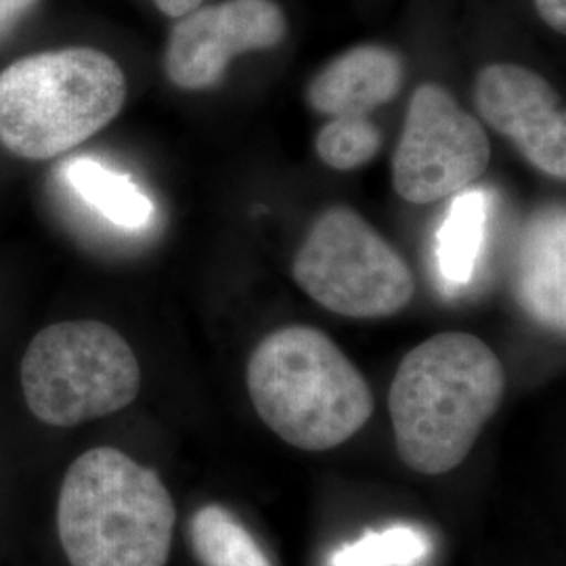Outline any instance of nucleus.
Returning a JSON list of instances; mask_svg holds the SVG:
<instances>
[{"instance_id":"nucleus-1","label":"nucleus","mask_w":566,"mask_h":566,"mask_svg":"<svg viewBox=\"0 0 566 566\" xmlns=\"http://www.w3.org/2000/svg\"><path fill=\"white\" fill-rule=\"evenodd\" d=\"M506 395L495 350L465 332H443L403 357L388 390L397 453L409 470L441 476L462 465Z\"/></svg>"},{"instance_id":"nucleus-2","label":"nucleus","mask_w":566,"mask_h":566,"mask_svg":"<svg viewBox=\"0 0 566 566\" xmlns=\"http://www.w3.org/2000/svg\"><path fill=\"white\" fill-rule=\"evenodd\" d=\"M245 382L264 424L304 451L344 446L374 413L364 374L327 334L308 325L264 336L250 355Z\"/></svg>"},{"instance_id":"nucleus-3","label":"nucleus","mask_w":566,"mask_h":566,"mask_svg":"<svg viewBox=\"0 0 566 566\" xmlns=\"http://www.w3.org/2000/svg\"><path fill=\"white\" fill-rule=\"evenodd\" d=\"M175 523L160 474L120 449H88L63 476L57 533L70 566H166Z\"/></svg>"},{"instance_id":"nucleus-4","label":"nucleus","mask_w":566,"mask_h":566,"mask_svg":"<svg viewBox=\"0 0 566 566\" xmlns=\"http://www.w3.org/2000/svg\"><path fill=\"white\" fill-rule=\"evenodd\" d=\"M124 102V72L103 51L28 55L0 72V143L23 160H53L97 135Z\"/></svg>"},{"instance_id":"nucleus-5","label":"nucleus","mask_w":566,"mask_h":566,"mask_svg":"<svg viewBox=\"0 0 566 566\" xmlns=\"http://www.w3.org/2000/svg\"><path fill=\"white\" fill-rule=\"evenodd\" d=\"M21 390L42 424L72 428L133 403L142 390V367L130 344L112 325L60 322L28 344Z\"/></svg>"},{"instance_id":"nucleus-6","label":"nucleus","mask_w":566,"mask_h":566,"mask_svg":"<svg viewBox=\"0 0 566 566\" xmlns=\"http://www.w3.org/2000/svg\"><path fill=\"white\" fill-rule=\"evenodd\" d=\"M292 277L315 303L353 319L392 317L416 294L403 256L346 206L325 210L308 229Z\"/></svg>"},{"instance_id":"nucleus-7","label":"nucleus","mask_w":566,"mask_h":566,"mask_svg":"<svg viewBox=\"0 0 566 566\" xmlns=\"http://www.w3.org/2000/svg\"><path fill=\"white\" fill-rule=\"evenodd\" d=\"M491 143L483 124L446 86L426 82L411 95L392 158V187L405 202L458 196L485 175Z\"/></svg>"},{"instance_id":"nucleus-8","label":"nucleus","mask_w":566,"mask_h":566,"mask_svg":"<svg viewBox=\"0 0 566 566\" xmlns=\"http://www.w3.org/2000/svg\"><path fill=\"white\" fill-rule=\"evenodd\" d=\"M287 34L282 7L273 0H224L198 7L170 30L164 67L182 91H206L223 81L243 53L271 51Z\"/></svg>"},{"instance_id":"nucleus-9","label":"nucleus","mask_w":566,"mask_h":566,"mask_svg":"<svg viewBox=\"0 0 566 566\" xmlns=\"http://www.w3.org/2000/svg\"><path fill=\"white\" fill-rule=\"evenodd\" d=\"M474 105L493 130L516 145L526 163L565 181V107L544 76L516 63H491L474 82Z\"/></svg>"},{"instance_id":"nucleus-10","label":"nucleus","mask_w":566,"mask_h":566,"mask_svg":"<svg viewBox=\"0 0 566 566\" xmlns=\"http://www.w3.org/2000/svg\"><path fill=\"white\" fill-rule=\"evenodd\" d=\"M405 82V61L382 44H361L329 61L306 86V103L329 118L369 116L392 102Z\"/></svg>"},{"instance_id":"nucleus-11","label":"nucleus","mask_w":566,"mask_h":566,"mask_svg":"<svg viewBox=\"0 0 566 566\" xmlns=\"http://www.w3.org/2000/svg\"><path fill=\"white\" fill-rule=\"evenodd\" d=\"M516 292L528 317L552 332L566 327V212L552 203L533 212L526 221Z\"/></svg>"},{"instance_id":"nucleus-12","label":"nucleus","mask_w":566,"mask_h":566,"mask_svg":"<svg viewBox=\"0 0 566 566\" xmlns=\"http://www.w3.org/2000/svg\"><path fill=\"white\" fill-rule=\"evenodd\" d=\"M65 185L99 217L124 231L149 227L156 206L128 175L95 158H74L61 168Z\"/></svg>"},{"instance_id":"nucleus-13","label":"nucleus","mask_w":566,"mask_h":566,"mask_svg":"<svg viewBox=\"0 0 566 566\" xmlns=\"http://www.w3.org/2000/svg\"><path fill=\"white\" fill-rule=\"evenodd\" d=\"M489 193L464 189L447 212L437 240V263L443 282L460 287L472 280L485 245L489 223Z\"/></svg>"},{"instance_id":"nucleus-14","label":"nucleus","mask_w":566,"mask_h":566,"mask_svg":"<svg viewBox=\"0 0 566 566\" xmlns=\"http://www.w3.org/2000/svg\"><path fill=\"white\" fill-rule=\"evenodd\" d=\"M189 544L202 566H273L254 535L221 504H206L191 516Z\"/></svg>"},{"instance_id":"nucleus-15","label":"nucleus","mask_w":566,"mask_h":566,"mask_svg":"<svg viewBox=\"0 0 566 566\" xmlns=\"http://www.w3.org/2000/svg\"><path fill=\"white\" fill-rule=\"evenodd\" d=\"M430 549L432 542L420 526L392 525L367 531L357 542L338 547L327 566H418Z\"/></svg>"},{"instance_id":"nucleus-16","label":"nucleus","mask_w":566,"mask_h":566,"mask_svg":"<svg viewBox=\"0 0 566 566\" xmlns=\"http://www.w3.org/2000/svg\"><path fill=\"white\" fill-rule=\"evenodd\" d=\"M380 147L382 133L369 120V116L332 118L315 139V149L322 163L340 172L357 170L371 163Z\"/></svg>"},{"instance_id":"nucleus-17","label":"nucleus","mask_w":566,"mask_h":566,"mask_svg":"<svg viewBox=\"0 0 566 566\" xmlns=\"http://www.w3.org/2000/svg\"><path fill=\"white\" fill-rule=\"evenodd\" d=\"M39 0H0V39L36 4Z\"/></svg>"},{"instance_id":"nucleus-18","label":"nucleus","mask_w":566,"mask_h":566,"mask_svg":"<svg viewBox=\"0 0 566 566\" xmlns=\"http://www.w3.org/2000/svg\"><path fill=\"white\" fill-rule=\"evenodd\" d=\"M539 18L558 34L566 32V0H535Z\"/></svg>"},{"instance_id":"nucleus-19","label":"nucleus","mask_w":566,"mask_h":566,"mask_svg":"<svg viewBox=\"0 0 566 566\" xmlns=\"http://www.w3.org/2000/svg\"><path fill=\"white\" fill-rule=\"evenodd\" d=\"M154 2L164 15L172 18V20H179L182 15L191 13L193 9L202 7L203 0H154Z\"/></svg>"}]
</instances>
